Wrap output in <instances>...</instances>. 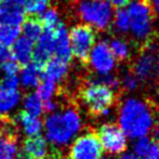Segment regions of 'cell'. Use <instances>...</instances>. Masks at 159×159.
Instances as JSON below:
<instances>
[{
    "label": "cell",
    "mask_w": 159,
    "mask_h": 159,
    "mask_svg": "<svg viewBox=\"0 0 159 159\" xmlns=\"http://www.w3.org/2000/svg\"><path fill=\"white\" fill-rule=\"evenodd\" d=\"M98 159H115L114 157H111V156H103V157L98 158Z\"/></svg>",
    "instance_id": "cell-41"
},
{
    "label": "cell",
    "mask_w": 159,
    "mask_h": 159,
    "mask_svg": "<svg viewBox=\"0 0 159 159\" xmlns=\"http://www.w3.org/2000/svg\"><path fill=\"white\" fill-rule=\"evenodd\" d=\"M17 156V136L0 134V159H15Z\"/></svg>",
    "instance_id": "cell-22"
},
{
    "label": "cell",
    "mask_w": 159,
    "mask_h": 159,
    "mask_svg": "<svg viewBox=\"0 0 159 159\" xmlns=\"http://www.w3.org/2000/svg\"><path fill=\"white\" fill-rule=\"evenodd\" d=\"M1 69L6 75H16L20 71V64L13 57H9L1 65Z\"/></svg>",
    "instance_id": "cell-31"
},
{
    "label": "cell",
    "mask_w": 159,
    "mask_h": 159,
    "mask_svg": "<svg viewBox=\"0 0 159 159\" xmlns=\"http://www.w3.org/2000/svg\"><path fill=\"white\" fill-rule=\"evenodd\" d=\"M119 81H120V88H122L125 91H128V92H133V91H135L136 89L139 88V84H140L138 78H136L131 71L125 74L122 79L119 80Z\"/></svg>",
    "instance_id": "cell-30"
},
{
    "label": "cell",
    "mask_w": 159,
    "mask_h": 159,
    "mask_svg": "<svg viewBox=\"0 0 159 159\" xmlns=\"http://www.w3.org/2000/svg\"><path fill=\"white\" fill-rule=\"evenodd\" d=\"M147 1H149L148 3L151 6L152 10L159 14V0H147Z\"/></svg>",
    "instance_id": "cell-36"
},
{
    "label": "cell",
    "mask_w": 159,
    "mask_h": 159,
    "mask_svg": "<svg viewBox=\"0 0 159 159\" xmlns=\"http://www.w3.org/2000/svg\"><path fill=\"white\" fill-rule=\"evenodd\" d=\"M50 0H25L24 7L25 11L33 17L41 15L48 9Z\"/></svg>",
    "instance_id": "cell-28"
},
{
    "label": "cell",
    "mask_w": 159,
    "mask_h": 159,
    "mask_svg": "<svg viewBox=\"0 0 159 159\" xmlns=\"http://www.w3.org/2000/svg\"><path fill=\"white\" fill-rule=\"evenodd\" d=\"M42 32H43V26L39 20L30 17L26 22H24L23 28H22L23 37L32 40L33 42L41 36Z\"/></svg>",
    "instance_id": "cell-24"
},
{
    "label": "cell",
    "mask_w": 159,
    "mask_h": 159,
    "mask_svg": "<svg viewBox=\"0 0 159 159\" xmlns=\"http://www.w3.org/2000/svg\"><path fill=\"white\" fill-rule=\"evenodd\" d=\"M68 69L67 62L59 59V57H54V59H50L44 64L42 76H43L44 80H49V81L55 82L57 84V82H61L66 78Z\"/></svg>",
    "instance_id": "cell-14"
},
{
    "label": "cell",
    "mask_w": 159,
    "mask_h": 159,
    "mask_svg": "<svg viewBox=\"0 0 159 159\" xmlns=\"http://www.w3.org/2000/svg\"><path fill=\"white\" fill-rule=\"evenodd\" d=\"M25 21V12L23 8L4 1L0 6V24L10 26L22 25Z\"/></svg>",
    "instance_id": "cell-15"
},
{
    "label": "cell",
    "mask_w": 159,
    "mask_h": 159,
    "mask_svg": "<svg viewBox=\"0 0 159 159\" xmlns=\"http://www.w3.org/2000/svg\"><path fill=\"white\" fill-rule=\"evenodd\" d=\"M42 77V69L41 66H39L36 63L27 64L24 66V68L21 71V81L22 86L26 89L36 88L41 81Z\"/></svg>",
    "instance_id": "cell-20"
},
{
    "label": "cell",
    "mask_w": 159,
    "mask_h": 159,
    "mask_svg": "<svg viewBox=\"0 0 159 159\" xmlns=\"http://www.w3.org/2000/svg\"><path fill=\"white\" fill-rule=\"evenodd\" d=\"M22 100L17 89H0V116L4 117L15 109Z\"/></svg>",
    "instance_id": "cell-19"
},
{
    "label": "cell",
    "mask_w": 159,
    "mask_h": 159,
    "mask_svg": "<svg viewBox=\"0 0 159 159\" xmlns=\"http://www.w3.org/2000/svg\"><path fill=\"white\" fill-rule=\"evenodd\" d=\"M151 133L153 136L152 139L159 145V118H157L156 121L154 122V126L151 129Z\"/></svg>",
    "instance_id": "cell-33"
},
{
    "label": "cell",
    "mask_w": 159,
    "mask_h": 159,
    "mask_svg": "<svg viewBox=\"0 0 159 159\" xmlns=\"http://www.w3.org/2000/svg\"><path fill=\"white\" fill-rule=\"evenodd\" d=\"M57 92V84L55 82L43 80L37 86L36 94L41 100V102H46L49 100H53V96Z\"/></svg>",
    "instance_id": "cell-27"
},
{
    "label": "cell",
    "mask_w": 159,
    "mask_h": 159,
    "mask_svg": "<svg viewBox=\"0 0 159 159\" xmlns=\"http://www.w3.org/2000/svg\"><path fill=\"white\" fill-rule=\"evenodd\" d=\"M77 13L84 25L98 30H105L113 21L114 9L106 0H79Z\"/></svg>",
    "instance_id": "cell-4"
},
{
    "label": "cell",
    "mask_w": 159,
    "mask_h": 159,
    "mask_svg": "<svg viewBox=\"0 0 159 159\" xmlns=\"http://www.w3.org/2000/svg\"><path fill=\"white\" fill-rule=\"evenodd\" d=\"M102 154L103 147L93 129L78 136L69 147V159H98Z\"/></svg>",
    "instance_id": "cell-8"
},
{
    "label": "cell",
    "mask_w": 159,
    "mask_h": 159,
    "mask_svg": "<svg viewBox=\"0 0 159 159\" xmlns=\"http://www.w3.org/2000/svg\"><path fill=\"white\" fill-rule=\"evenodd\" d=\"M81 128V117L75 107H67L61 113L53 111L44 120L47 139L57 147L66 146Z\"/></svg>",
    "instance_id": "cell-2"
},
{
    "label": "cell",
    "mask_w": 159,
    "mask_h": 159,
    "mask_svg": "<svg viewBox=\"0 0 159 159\" xmlns=\"http://www.w3.org/2000/svg\"><path fill=\"white\" fill-rule=\"evenodd\" d=\"M159 48L155 42H148L144 50L138 55L132 67L131 73L138 78L139 81H147L155 73L156 62L158 59Z\"/></svg>",
    "instance_id": "cell-9"
},
{
    "label": "cell",
    "mask_w": 159,
    "mask_h": 159,
    "mask_svg": "<svg viewBox=\"0 0 159 159\" xmlns=\"http://www.w3.org/2000/svg\"><path fill=\"white\" fill-rule=\"evenodd\" d=\"M20 79L16 75H6L0 80V89H17Z\"/></svg>",
    "instance_id": "cell-32"
},
{
    "label": "cell",
    "mask_w": 159,
    "mask_h": 159,
    "mask_svg": "<svg viewBox=\"0 0 159 159\" xmlns=\"http://www.w3.org/2000/svg\"><path fill=\"white\" fill-rule=\"evenodd\" d=\"M119 159H140V158H139L138 156L132 155V154H126V155L121 156Z\"/></svg>",
    "instance_id": "cell-38"
},
{
    "label": "cell",
    "mask_w": 159,
    "mask_h": 159,
    "mask_svg": "<svg viewBox=\"0 0 159 159\" xmlns=\"http://www.w3.org/2000/svg\"><path fill=\"white\" fill-rule=\"evenodd\" d=\"M23 111L32 116L39 117L43 113L42 102L36 93H28L23 100Z\"/></svg>",
    "instance_id": "cell-25"
},
{
    "label": "cell",
    "mask_w": 159,
    "mask_h": 159,
    "mask_svg": "<svg viewBox=\"0 0 159 159\" xmlns=\"http://www.w3.org/2000/svg\"><path fill=\"white\" fill-rule=\"evenodd\" d=\"M62 159H63V158H62Z\"/></svg>",
    "instance_id": "cell-42"
},
{
    "label": "cell",
    "mask_w": 159,
    "mask_h": 159,
    "mask_svg": "<svg viewBox=\"0 0 159 159\" xmlns=\"http://www.w3.org/2000/svg\"><path fill=\"white\" fill-rule=\"evenodd\" d=\"M14 121L21 127V129L28 138L39 135L42 130V121L40 120V118L30 115L24 111L16 116V119Z\"/></svg>",
    "instance_id": "cell-17"
},
{
    "label": "cell",
    "mask_w": 159,
    "mask_h": 159,
    "mask_svg": "<svg viewBox=\"0 0 159 159\" xmlns=\"http://www.w3.org/2000/svg\"><path fill=\"white\" fill-rule=\"evenodd\" d=\"M88 60L91 68L98 76L109 75L116 67V60L111 54L108 43L105 40L96 42L93 46Z\"/></svg>",
    "instance_id": "cell-10"
},
{
    "label": "cell",
    "mask_w": 159,
    "mask_h": 159,
    "mask_svg": "<svg viewBox=\"0 0 159 159\" xmlns=\"http://www.w3.org/2000/svg\"><path fill=\"white\" fill-rule=\"evenodd\" d=\"M53 37H54V53L57 54V57L68 63L71 60L73 54L69 42V33L63 23H60L59 26L53 30Z\"/></svg>",
    "instance_id": "cell-12"
},
{
    "label": "cell",
    "mask_w": 159,
    "mask_h": 159,
    "mask_svg": "<svg viewBox=\"0 0 159 159\" xmlns=\"http://www.w3.org/2000/svg\"><path fill=\"white\" fill-rule=\"evenodd\" d=\"M68 33L71 54L79 61L87 62L95 44V33L93 28L84 24H78Z\"/></svg>",
    "instance_id": "cell-7"
},
{
    "label": "cell",
    "mask_w": 159,
    "mask_h": 159,
    "mask_svg": "<svg viewBox=\"0 0 159 159\" xmlns=\"http://www.w3.org/2000/svg\"><path fill=\"white\" fill-rule=\"evenodd\" d=\"M40 22H41L44 30H54L59 26V24L61 23L60 22V15L55 9H47L41 14Z\"/></svg>",
    "instance_id": "cell-29"
},
{
    "label": "cell",
    "mask_w": 159,
    "mask_h": 159,
    "mask_svg": "<svg viewBox=\"0 0 159 159\" xmlns=\"http://www.w3.org/2000/svg\"><path fill=\"white\" fill-rule=\"evenodd\" d=\"M103 151L109 155H119L127 151V138L118 124L106 122L95 130Z\"/></svg>",
    "instance_id": "cell-6"
},
{
    "label": "cell",
    "mask_w": 159,
    "mask_h": 159,
    "mask_svg": "<svg viewBox=\"0 0 159 159\" xmlns=\"http://www.w3.org/2000/svg\"><path fill=\"white\" fill-rule=\"evenodd\" d=\"M15 159H30V158L25 157V156H24V155H23V154H21V155L16 156V158H15Z\"/></svg>",
    "instance_id": "cell-40"
},
{
    "label": "cell",
    "mask_w": 159,
    "mask_h": 159,
    "mask_svg": "<svg viewBox=\"0 0 159 159\" xmlns=\"http://www.w3.org/2000/svg\"><path fill=\"white\" fill-rule=\"evenodd\" d=\"M130 30L132 37L139 42H146L153 33V10L147 0H132L128 4Z\"/></svg>",
    "instance_id": "cell-5"
},
{
    "label": "cell",
    "mask_w": 159,
    "mask_h": 159,
    "mask_svg": "<svg viewBox=\"0 0 159 159\" xmlns=\"http://www.w3.org/2000/svg\"><path fill=\"white\" fill-rule=\"evenodd\" d=\"M21 28L19 26H10L0 24V47L8 48L12 47V44L20 37Z\"/></svg>",
    "instance_id": "cell-23"
},
{
    "label": "cell",
    "mask_w": 159,
    "mask_h": 159,
    "mask_svg": "<svg viewBox=\"0 0 159 159\" xmlns=\"http://www.w3.org/2000/svg\"><path fill=\"white\" fill-rule=\"evenodd\" d=\"M134 152L140 159H159V145L147 136H142L134 143Z\"/></svg>",
    "instance_id": "cell-18"
},
{
    "label": "cell",
    "mask_w": 159,
    "mask_h": 159,
    "mask_svg": "<svg viewBox=\"0 0 159 159\" xmlns=\"http://www.w3.org/2000/svg\"><path fill=\"white\" fill-rule=\"evenodd\" d=\"M12 57L20 65L30 64L33 59L34 42L25 37H19L12 44Z\"/></svg>",
    "instance_id": "cell-16"
},
{
    "label": "cell",
    "mask_w": 159,
    "mask_h": 159,
    "mask_svg": "<svg viewBox=\"0 0 159 159\" xmlns=\"http://www.w3.org/2000/svg\"><path fill=\"white\" fill-rule=\"evenodd\" d=\"M48 152V143L40 135L30 136L23 142L22 154L30 159H47Z\"/></svg>",
    "instance_id": "cell-13"
},
{
    "label": "cell",
    "mask_w": 159,
    "mask_h": 159,
    "mask_svg": "<svg viewBox=\"0 0 159 159\" xmlns=\"http://www.w3.org/2000/svg\"><path fill=\"white\" fill-rule=\"evenodd\" d=\"M81 98L90 115L98 116L107 115L111 108L117 102L115 91L103 84L98 79L89 82L81 91Z\"/></svg>",
    "instance_id": "cell-3"
},
{
    "label": "cell",
    "mask_w": 159,
    "mask_h": 159,
    "mask_svg": "<svg viewBox=\"0 0 159 159\" xmlns=\"http://www.w3.org/2000/svg\"><path fill=\"white\" fill-rule=\"evenodd\" d=\"M9 57H10V53L7 51V49L0 47V69H1V65L3 64V62L6 61Z\"/></svg>",
    "instance_id": "cell-35"
},
{
    "label": "cell",
    "mask_w": 159,
    "mask_h": 159,
    "mask_svg": "<svg viewBox=\"0 0 159 159\" xmlns=\"http://www.w3.org/2000/svg\"><path fill=\"white\" fill-rule=\"evenodd\" d=\"M155 73H156V76H157L158 80H159V57H158V59H157V62H156Z\"/></svg>",
    "instance_id": "cell-39"
},
{
    "label": "cell",
    "mask_w": 159,
    "mask_h": 159,
    "mask_svg": "<svg viewBox=\"0 0 159 159\" xmlns=\"http://www.w3.org/2000/svg\"><path fill=\"white\" fill-rule=\"evenodd\" d=\"M111 54L114 55L116 61L124 62L127 61L131 55V49L129 43L120 37H115L108 43Z\"/></svg>",
    "instance_id": "cell-21"
},
{
    "label": "cell",
    "mask_w": 159,
    "mask_h": 159,
    "mask_svg": "<svg viewBox=\"0 0 159 159\" xmlns=\"http://www.w3.org/2000/svg\"><path fill=\"white\" fill-rule=\"evenodd\" d=\"M157 113L158 109L151 101L128 98L118 108V125L129 138H142L151 132Z\"/></svg>",
    "instance_id": "cell-1"
},
{
    "label": "cell",
    "mask_w": 159,
    "mask_h": 159,
    "mask_svg": "<svg viewBox=\"0 0 159 159\" xmlns=\"http://www.w3.org/2000/svg\"><path fill=\"white\" fill-rule=\"evenodd\" d=\"M111 7H116V8H124L128 6L132 0H106Z\"/></svg>",
    "instance_id": "cell-34"
},
{
    "label": "cell",
    "mask_w": 159,
    "mask_h": 159,
    "mask_svg": "<svg viewBox=\"0 0 159 159\" xmlns=\"http://www.w3.org/2000/svg\"><path fill=\"white\" fill-rule=\"evenodd\" d=\"M6 1L10 2V3H12V4H15V6L22 7V6H24V1H25V0H6Z\"/></svg>",
    "instance_id": "cell-37"
},
{
    "label": "cell",
    "mask_w": 159,
    "mask_h": 159,
    "mask_svg": "<svg viewBox=\"0 0 159 159\" xmlns=\"http://www.w3.org/2000/svg\"><path fill=\"white\" fill-rule=\"evenodd\" d=\"M113 23L115 30L120 34H127L130 30V17L127 9L119 8L116 12H114Z\"/></svg>",
    "instance_id": "cell-26"
},
{
    "label": "cell",
    "mask_w": 159,
    "mask_h": 159,
    "mask_svg": "<svg viewBox=\"0 0 159 159\" xmlns=\"http://www.w3.org/2000/svg\"><path fill=\"white\" fill-rule=\"evenodd\" d=\"M54 53V37L53 30H44L41 36L37 39V43L34 46L33 57L35 63L42 66L51 59Z\"/></svg>",
    "instance_id": "cell-11"
}]
</instances>
